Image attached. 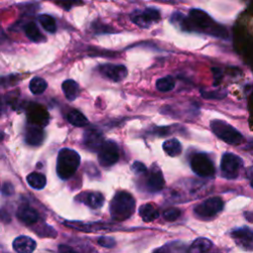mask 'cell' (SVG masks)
Masks as SVG:
<instances>
[{
  "instance_id": "obj_1",
  "label": "cell",
  "mask_w": 253,
  "mask_h": 253,
  "mask_svg": "<svg viewBox=\"0 0 253 253\" xmlns=\"http://www.w3.org/2000/svg\"><path fill=\"white\" fill-rule=\"evenodd\" d=\"M172 22L179 24L182 30L197 31L215 38L227 39L228 33L225 27L216 23L209 14L201 9L190 10L189 17H185L181 13L172 15Z\"/></svg>"
},
{
  "instance_id": "obj_2",
  "label": "cell",
  "mask_w": 253,
  "mask_h": 253,
  "mask_svg": "<svg viewBox=\"0 0 253 253\" xmlns=\"http://www.w3.org/2000/svg\"><path fill=\"white\" fill-rule=\"evenodd\" d=\"M135 209V200L126 191L116 193L110 203L111 217L116 221H123L132 215Z\"/></svg>"
},
{
  "instance_id": "obj_3",
  "label": "cell",
  "mask_w": 253,
  "mask_h": 253,
  "mask_svg": "<svg viewBox=\"0 0 253 253\" xmlns=\"http://www.w3.org/2000/svg\"><path fill=\"white\" fill-rule=\"evenodd\" d=\"M80 164V155L71 148H61L56 159V173L62 180L73 176Z\"/></svg>"
},
{
  "instance_id": "obj_4",
  "label": "cell",
  "mask_w": 253,
  "mask_h": 253,
  "mask_svg": "<svg viewBox=\"0 0 253 253\" xmlns=\"http://www.w3.org/2000/svg\"><path fill=\"white\" fill-rule=\"evenodd\" d=\"M212 132L221 140L228 144L236 145L244 140L243 135L231 125L221 120H213L211 122Z\"/></svg>"
},
{
  "instance_id": "obj_5",
  "label": "cell",
  "mask_w": 253,
  "mask_h": 253,
  "mask_svg": "<svg viewBox=\"0 0 253 253\" xmlns=\"http://www.w3.org/2000/svg\"><path fill=\"white\" fill-rule=\"evenodd\" d=\"M192 171L202 178L212 177L215 173V167L210 156L203 152L195 153L190 160Z\"/></svg>"
},
{
  "instance_id": "obj_6",
  "label": "cell",
  "mask_w": 253,
  "mask_h": 253,
  "mask_svg": "<svg viewBox=\"0 0 253 253\" xmlns=\"http://www.w3.org/2000/svg\"><path fill=\"white\" fill-rule=\"evenodd\" d=\"M242 166L243 160L238 155L226 152L222 155L220 160L221 176L228 180L235 179L238 177Z\"/></svg>"
},
{
  "instance_id": "obj_7",
  "label": "cell",
  "mask_w": 253,
  "mask_h": 253,
  "mask_svg": "<svg viewBox=\"0 0 253 253\" xmlns=\"http://www.w3.org/2000/svg\"><path fill=\"white\" fill-rule=\"evenodd\" d=\"M223 201L219 197L209 198L194 208V212L201 218H211L223 209Z\"/></svg>"
},
{
  "instance_id": "obj_8",
  "label": "cell",
  "mask_w": 253,
  "mask_h": 253,
  "mask_svg": "<svg viewBox=\"0 0 253 253\" xmlns=\"http://www.w3.org/2000/svg\"><path fill=\"white\" fill-rule=\"evenodd\" d=\"M119 146L114 140H105L98 151V161L103 167H110L119 161Z\"/></svg>"
},
{
  "instance_id": "obj_9",
  "label": "cell",
  "mask_w": 253,
  "mask_h": 253,
  "mask_svg": "<svg viewBox=\"0 0 253 253\" xmlns=\"http://www.w3.org/2000/svg\"><path fill=\"white\" fill-rule=\"evenodd\" d=\"M130 20L139 28H148L160 20V12L153 7H148L143 11L133 12L130 15Z\"/></svg>"
},
{
  "instance_id": "obj_10",
  "label": "cell",
  "mask_w": 253,
  "mask_h": 253,
  "mask_svg": "<svg viewBox=\"0 0 253 253\" xmlns=\"http://www.w3.org/2000/svg\"><path fill=\"white\" fill-rule=\"evenodd\" d=\"M235 243L244 250H253V228L248 226L238 227L231 232Z\"/></svg>"
},
{
  "instance_id": "obj_11",
  "label": "cell",
  "mask_w": 253,
  "mask_h": 253,
  "mask_svg": "<svg viewBox=\"0 0 253 253\" xmlns=\"http://www.w3.org/2000/svg\"><path fill=\"white\" fill-rule=\"evenodd\" d=\"M165 184L162 171L159 167L154 166L151 168L145 178V188L150 193H156L163 189Z\"/></svg>"
},
{
  "instance_id": "obj_12",
  "label": "cell",
  "mask_w": 253,
  "mask_h": 253,
  "mask_svg": "<svg viewBox=\"0 0 253 253\" xmlns=\"http://www.w3.org/2000/svg\"><path fill=\"white\" fill-rule=\"evenodd\" d=\"M99 70L102 75L105 77L115 81L119 82L122 81L127 74V70L125 65L122 64H112V63H106L99 67Z\"/></svg>"
},
{
  "instance_id": "obj_13",
  "label": "cell",
  "mask_w": 253,
  "mask_h": 253,
  "mask_svg": "<svg viewBox=\"0 0 253 253\" xmlns=\"http://www.w3.org/2000/svg\"><path fill=\"white\" fill-rule=\"evenodd\" d=\"M83 142L88 149L92 151H99L105 140L101 131L96 128H89L84 132Z\"/></svg>"
},
{
  "instance_id": "obj_14",
  "label": "cell",
  "mask_w": 253,
  "mask_h": 253,
  "mask_svg": "<svg viewBox=\"0 0 253 253\" xmlns=\"http://www.w3.org/2000/svg\"><path fill=\"white\" fill-rule=\"evenodd\" d=\"M76 200L95 210L100 209L105 201L104 196L99 192H83L76 196Z\"/></svg>"
},
{
  "instance_id": "obj_15",
  "label": "cell",
  "mask_w": 253,
  "mask_h": 253,
  "mask_svg": "<svg viewBox=\"0 0 253 253\" xmlns=\"http://www.w3.org/2000/svg\"><path fill=\"white\" fill-rule=\"evenodd\" d=\"M16 214L18 219L27 225H32L36 223L40 217L38 211L28 205L20 206L17 210Z\"/></svg>"
},
{
  "instance_id": "obj_16",
  "label": "cell",
  "mask_w": 253,
  "mask_h": 253,
  "mask_svg": "<svg viewBox=\"0 0 253 253\" xmlns=\"http://www.w3.org/2000/svg\"><path fill=\"white\" fill-rule=\"evenodd\" d=\"M36 247V241L26 235H20L13 241V248L17 253H33Z\"/></svg>"
},
{
  "instance_id": "obj_17",
  "label": "cell",
  "mask_w": 253,
  "mask_h": 253,
  "mask_svg": "<svg viewBox=\"0 0 253 253\" xmlns=\"http://www.w3.org/2000/svg\"><path fill=\"white\" fill-rule=\"evenodd\" d=\"M44 137L43 130L40 126H31L27 129L25 140L30 145H40Z\"/></svg>"
},
{
  "instance_id": "obj_18",
  "label": "cell",
  "mask_w": 253,
  "mask_h": 253,
  "mask_svg": "<svg viewBox=\"0 0 253 253\" xmlns=\"http://www.w3.org/2000/svg\"><path fill=\"white\" fill-rule=\"evenodd\" d=\"M139 215L145 222L155 220L159 216V211L153 204H144L139 208Z\"/></svg>"
},
{
  "instance_id": "obj_19",
  "label": "cell",
  "mask_w": 253,
  "mask_h": 253,
  "mask_svg": "<svg viewBox=\"0 0 253 253\" xmlns=\"http://www.w3.org/2000/svg\"><path fill=\"white\" fill-rule=\"evenodd\" d=\"M62 91L65 95V98L68 101H74L78 96H79V85L77 84L76 81L72 79H67L63 81L62 85Z\"/></svg>"
},
{
  "instance_id": "obj_20",
  "label": "cell",
  "mask_w": 253,
  "mask_h": 253,
  "mask_svg": "<svg viewBox=\"0 0 253 253\" xmlns=\"http://www.w3.org/2000/svg\"><path fill=\"white\" fill-rule=\"evenodd\" d=\"M211 248H212V243L210 239L205 237H200L192 243L189 249V253H211Z\"/></svg>"
},
{
  "instance_id": "obj_21",
  "label": "cell",
  "mask_w": 253,
  "mask_h": 253,
  "mask_svg": "<svg viewBox=\"0 0 253 253\" xmlns=\"http://www.w3.org/2000/svg\"><path fill=\"white\" fill-rule=\"evenodd\" d=\"M24 31H25V35L35 42H42L45 41L44 36L41 33L37 24H35L34 22H30L26 24L24 27Z\"/></svg>"
},
{
  "instance_id": "obj_22",
  "label": "cell",
  "mask_w": 253,
  "mask_h": 253,
  "mask_svg": "<svg viewBox=\"0 0 253 253\" xmlns=\"http://www.w3.org/2000/svg\"><path fill=\"white\" fill-rule=\"evenodd\" d=\"M162 148L165 153L171 157H176L182 152V145L177 138L167 139L163 142Z\"/></svg>"
},
{
  "instance_id": "obj_23",
  "label": "cell",
  "mask_w": 253,
  "mask_h": 253,
  "mask_svg": "<svg viewBox=\"0 0 253 253\" xmlns=\"http://www.w3.org/2000/svg\"><path fill=\"white\" fill-rule=\"evenodd\" d=\"M27 182L30 187L36 190H42L45 187L46 178L43 174L39 172H32L27 176Z\"/></svg>"
},
{
  "instance_id": "obj_24",
  "label": "cell",
  "mask_w": 253,
  "mask_h": 253,
  "mask_svg": "<svg viewBox=\"0 0 253 253\" xmlns=\"http://www.w3.org/2000/svg\"><path fill=\"white\" fill-rule=\"evenodd\" d=\"M30 87V91L34 94V95H41L42 94L46 87H47V83L45 82V80L42 77H34L29 84Z\"/></svg>"
},
{
  "instance_id": "obj_25",
  "label": "cell",
  "mask_w": 253,
  "mask_h": 253,
  "mask_svg": "<svg viewBox=\"0 0 253 253\" xmlns=\"http://www.w3.org/2000/svg\"><path fill=\"white\" fill-rule=\"evenodd\" d=\"M67 121L75 126H84L88 124L87 118L77 110H72L67 114Z\"/></svg>"
},
{
  "instance_id": "obj_26",
  "label": "cell",
  "mask_w": 253,
  "mask_h": 253,
  "mask_svg": "<svg viewBox=\"0 0 253 253\" xmlns=\"http://www.w3.org/2000/svg\"><path fill=\"white\" fill-rule=\"evenodd\" d=\"M38 20L40 22V24L42 25V27L48 33L52 34L56 31V23L55 20L47 14H42L38 17Z\"/></svg>"
},
{
  "instance_id": "obj_27",
  "label": "cell",
  "mask_w": 253,
  "mask_h": 253,
  "mask_svg": "<svg viewBox=\"0 0 253 253\" xmlns=\"http://www.w3.org/2000/svg\"><path fill=\"white\" fill-rule=\"evenodd\" d=\"M175 87V80L172 76L168 75L161 77L156 81V88L160 92H169Z\"/></svg>"
},
{
  "instance_id": "obj_28",
  "label": "cell",
  "mask_w": 253,
  "mask_h": 253,
  "mask_svg": "<svg viewBox=\"0 0 253 253\" xmlns=\"http://www.w3.org/2000/svg\"><path fill=\"white\" fill-rule=\"evenodd\" d=\"M202 96L206 99H222L226 96V91L223 89H218L214 91H201Z\"/></svg>"
},
{
  "instance_id": "obj_29",
  "label": "cell",
  "mask_w": 253,
  "mask_h": 253,
  "mask_svg": "<svg viewBox=\"0 0 253 253\" xmlns=\"http://www.w3.org/2000/svg\"><path fill=\"white\" fill-rule=\"evenodd\" d=\"M181 214L180 210L176 209V208H169L167 210H165L163 211V217L167 220V221H174L176 220Z\"/></svg>"
},
{
  "instance_id": "obj_30",
  "label": "cell",
  "mask_w": 253,
  "mask_h": 253,
  "mask_svg": "<svg viewBox=\"0 0 253 253\" xmlns=\"http://www.w3.org/2000/svg\"><path fill=\"white\" fill-rule=\"evenodd\" d=\"M131 171L137 175H145L147 173V168L143 163L135 161L131 165Z\"/></svg>"
},
{
  "instance_id": "obj_31",
  "label": "cell",
  "mask_w": 253,
  "mask_h": 253,
  "mask_svg": "<svg viewBox=\"0 0 253 253\" xmlns=\"http://www.w3.org/2000/svg\"><path fill=\"white\" fill-rule=\"evenodd\" d=\"M98 244L103 246V247H106V248H112L116 245V241L114 238L112 237H109V236H102L98 239Z\"/></svg>"
},
{
  "instance_id": "obj_32",
  "label": "cell",
  "mask_w": 253,
  "mask_h": 253,
  "mask_svg": "<svg viewBox=\"0 0 253 253\" xmlns=\"http://www.w3.org/2000/svg\"><path fill=\"white\" fill-rule=\"evenodd\" d=\"M1 192L5 196H11V195L14 194V187H13V185L10 182H5L2 185Z\"/></svg>"
},
{
  "instance_id": "obj_33",
  "label": "cell",
  "mask_w": 253,
  "mask_h": 253,
  "mask_svg": "<svg viewBox=\"0 0 253 253\" xmlns=\"http://www.w3.org/2000/svg\"><path fill=\"white\" fill-rule=\"evenodd\" d=\"M212 73H213V77H214V85H217L221 79L222 73L221 70L219 68H212Z\"/></svg>"
},
{
  "instance_id": "obj_34",
  "label": "cell",
  "mask_w": 253,
  "mask_h": 253,
  "mask_svg": "<svg viewBox=\"0 0 253 253\" xmlns=\"http://www.w3.org/2000/svg\"><path fill=\"white\" fill-rule=\"evenodd\" d=\"M246 177L250 182V186L253 188V166H250L246 170Z\"/></svg>"
},
{
  "instance_id": "obj_35",
  "label": "cell",
  "mask_w": 253,
  "mask_h": 253,
  "mask_svg": "<svg viewBox=\"0 0 253 253\" xmlns=\"http://www.w3.org/2000/svg\"><path fill=\"white\" fill-rule=\"evenodd\" d=\"M59 253H77V252L68 246L61 245L59 246Z\"/></svg>"
},
{
  "instance_id": "obj_36",
  "label": "cell",
  "mask_w": 253,
  "mask_h": 253,
  "mask_svg": "<svg viewBox=\"0 0 253 253\" xmlns=\"http://www.w3.org/2000/svg\"><path fill=\"white\" fill-rule=\"evenodd\" d=\"M153 253H165L163 250H161V249H156L155 251H153Z\"/></svg>"
}]
</instances>
